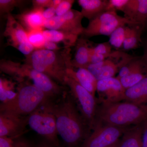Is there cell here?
<instances>
[{
    "label": "cell",
    "mask_w": 147,
    "mask_h": 147,
    "mask_svg": "<svg viewBox=\"0 0 147 147\" xmlns=\"http://www.w3.org/2000/svg\"><path fill=\"white\" fill-rule=\"evenodd\" d=\"M147 119V106L125 101L100 103L98 107L95 126L102 124L129 127L143 123Z\"/></svg>",
    "instance_id": "3957f363"
},
{
    "label": "cell",
    "mask_w": 147,
    "mask_h": 147,
    "mask_svg": "<svg viewBox=\"0 0 147 147\" xmlns=\"http://www.w3.org/2000/svg\"><path fill=\"white\" fill-rule=\"evenodd\" d=\"M6 18L4 35L7 44L28 57L35 49L29 41L28 32L11 13L7 14Z\"/></svg>",
    "instance_id": "9c48e42d"
},
{
    "label": "cell",
    "mask_w": 147,
    "mask_h": 147,
    "mask_svg": "<svg viewBox=\"0 0 147 147\" xmlns=\"http://www.w3.org/2000/svg\"><path fill=\"white\" fill-rule=\"evenodd\" d=\"M90 52L106 55H111L113 53L112 46L109 41L100 43L94 47H90Z\"/></svg>",
    "instance_id": "f546056e"
},
{
    "label": "cell",
    "mask_w": 147,
    "mask_h": 147,
    "mask_svg": "<svg viewBox=\"0 0 147 147\" xmlns=\"http://www.w3.org/2000/svg\"><path fill=\"white\" fill-rule=\"evenodd\" d=\"M125 90L119 79L112 77L98 81L96 92L98 102L100 103H113L123 100Z\"/></svg>",
    "instance_id": "7c38bea8"
},
{
    "label": "cell",
    "mask_w": 147,
    "mask_h": 147,
    "mask_svg": "<svg viewBox=\"0 0 147 147\" xmlns=\"http://www.w3.org/2000/svg\"><path fill=\"white\" fill-rule=\"evenodd\" d=\"M32 1L33 8L44 9L45 7H50L51 0H33Z\"/></svg>",
    "instance_id": "836d02e7"
},
{
    "label": "cell",
    "mask_w": 147,
    "mask_h": 147,
    "mask_svg": "<svg viewBox=\"0 0 147 147\" xmlns=\"http://www.w3.org/2000/svg\"><path fill=\"white\" fill-rule=\"evenodd\" d=\"M52 101H48L28 116V125L45 141L58 146L60 144L56 118L51 107Z\"/></svg>",
    "instance_id": "8992f818"
},
{
    "label": "cell",
    "mask_w": 147,
    "mask_h": 147,
    "mask_svg": "<svg viewBox=\"0 0 147 147\" xmlns=\"http://www.w3.org/2000/svg\"><path fill=\"white\" fill-rule=\"evenodd\" d=\"M120 141V140H119V141L117 142L115 144H114L109 147H119V146Z\"/></svg>",
    "instance_id": "60d3db41"
},
{
    "label": "cell",
    "mask_w": 147,
    "mask_h": 147,
    "mask_svg": "<svg viewBox=\"0 0 147 147\" xmlns=\"http://www.w3.org/2000/svg\"><path fill=\"white\" fill-rule=\"evenodd\" d=\"M37 147H65L64 146L59 145L57 146L46 142L43 140L37 145Z\"/></svg>",
    "instance_id": "f35d334b"
},
{
    "label": "cell",
    "mask_w": 147,
    "mask_h": 147,
    "mask_svg": "<svg viewBox=\"0 0 147 147\" xmlns=\"http://www.w3.org/2000/svg\"><path fill=\"white\" fill-rule=\"evenodd\" d=\"M12 147H37V145H35L31 141L21 136L15 139Z\"/></svg>",
    "instance_id": "d6a6232c"
},
{
    "label": "cell",
    "mask_w": 147,
    "mask_h": 147,
    "mask_svg": "<svg viewBox=\"0 0 147 147\" xmlns=\"http://www.w3.org/2000/svg\"><path fill=\"white\" fill-rule=\"evenodd\" d=\"M57 130L65 147H81L91 130L69 92L51 102Z\"/></svg>",
    "instance_id": "6da1fadb"
},
{
    "label": "cell",
    "mask_w": 147,
    "mask_h": 147,
    "mask_svg": "<svg viewBox=\"0 0 147 147\" xmlns=\"http://www.w3.org/2000/svg\"><path fill=\"white\" fill-rule=\"evenodd\" d=\"M122 12L124 17L134 25L144 28L147 18V0H128Z\"/></svg>",
    "instance_id": "5bb4252c"
},
{
    "label": "cell",
    "mask_w": 147,
    "mask_h": 147,
    "mask_svg": "<svg viewBox=\"0 0 147 147\" xmlns=\"http://www.w3.org/2000/svg\"><path fill=\"white\" fill-rule=\"evenodd\" d=\"M56 14V8L48 7L43 11V16L45 19H50L54 17Z\"/></svg>",
    "instance_id": "8d00e7d4"
},
{
    "label": "cell",
    "mask_w": 147,
    "mask_h": 147,
    "mask_svg": "<svg viewBox=\"0 0 147 147\" xmlns=\"http://www.w3.org/2000/svg\"><path fill=\"white\" fill-rule=\"evenodd\" d=\"M26 1L21 0H0L1 16L7 15L15 7L24 5Z\"/></svg>",
    "instance_id": "f1b7e54d"
},
{
    "label": "cell",
    "mask_w": 147,
    "mask_h": 147,
    "mask_svg": "<svg viewBox=\"0 0 147 147\" xmlns=\"http://www.w3.org/2000/svg\"><path fill=\"white\" fill-rule=\"evenodd\" d=\"M67 76L74 79L95 96L98 81L87 69L79 68L76 71L74 70V68L70 69L67 71Z\"/></svg>",
    "instance_id": "e0dca14e"
},
{
    "label": "cell",
    "mask_w": 147,
    "mask_h": 147,
    "mask_svg": "<svg viewBox=\"0 0 147 147\" xmlns=\"http://www.w3.org/2000/svg\"><path fill=\"white\" fill-rule=\"evenodd\" d=\"M84 18L81 11L71 9L62 16L45 19L44 27L47 30L62 31L79 36L84 30L82 24Z\"/></svg>",
    "instance_id": "8fae6325"
},
{
    "label": "cell",
    "mask_w": 147,
    "mask_h": 147,
    "mask_svg": "<svg viewBox=\"0 0 147 147\" xmlns=\"http://www.w3.org/2000/svg\"><path fill=\"white\" fill-rule=\"evenodd\" d=\"M144 29V27L139 25L127 27L126 37L123 45L124 49L131 50L137 47L140 41L142 30Z\"/></svg>",
    "instance_id": "603a6c76"
},
{
    "label": "cell",
    "mask_w": 147,
    "mask_h": 147,
    "mask_svg": "<svg viewBox=\"0 0 147 147\" xmlns=\"http://www.w3.org/2000/svg\"><path fill=\"white\" fill-rule=\"evenodd\" d=\"M44 9L33 8L16 15V18L24 27L27 32L34 31L42 30L45 19L43 16Z\"/></svg>",
    "instance_id": "2e32d148"
},
{
    "label": "cell",
    "mask_w": 147,
    "mask_h": 147,
    "mask_svg": "<svg viewBox=\"0 0 147 147\" xmlns=\"http://www.w3.org/2000/svg\"><path fill=\"white\" fill-rule=\"evenodd\" d=\"M130 127L97 124L81 147H109L119 141Z\"/></svg>",
    "instance_id": "30bf717a"
},
{
    "label": "cell",
    "mask_w": 147,
    "mask_h": 147,
    "mask_svg": "<svg viewBox=\"0 0 147 147\" xmlns=\"http://www.w3.org/2000/svg\"><path fill=\"white\" fill-rule=\"evenodd\" d=\"M123 65L116 63L111 57L96 63L89 64L87 69L97 81L115 77Z\"/></svg>",
    "instance_id": "9a60e30c"
},
{
    "label": "cell",
    "mask_w": 147,
    "mask_h": 147,
    "mask_svg": "<svg viewBox=\"0 0 147 147\" xmlns=\"http://www.w3.org/2000/svg\"><path fill=\"white\" fill-rule=\"evenodd\" d=\"M144 65L143 60L138 58L133 57L121 67L116 77L119 79H120L136 71L144 69Z\"/></svg>",
    "instance_id": "cb8c5ba5"
},
{
    "label": "cell",
    "mask_w": 147,
    "mask_h": 147,
    "mask_svg": "<svg viewBox=\"0 0 147 147\" xmlns=\"http://www.w3.org/2000/svg\"><path fill=\"white\" fill-rule=\"evenodd\" d=\"M143 123L129 127L123 135L119 147L142 146Z\"/></svg>",
    "instance_id": "7402d4cb"
},
{
    "label": "cell",
    "mask_w": 147,
    "mask_h": 147,
    "mask_svg": "<svg viewBox=\"0 0 147 147\" xmlns=\"http://www.w3.org/2000/svg\"><path fill=\"white\" fill-rule=\"evenodd\" d=\"M17 138L8 137H0V147H13L15 139Z\"/></svg>",
    "instance_id": "e575fe53"
},
{
    "label": "cell",
    "mask_w": 147,
    "mask_h": 147,
    "mask_svg": "<svg viewBox=\"0 0 147 147\" xmlns=\"http://www.w3.org/2000/svg\"><path fill=\"white\" fill-rule=\"evenodd\" d=\"M127 27L122 26L116 29L110 36L109 42L112 47L120 48L123 47L127 32Z\"/></svg>",
    "instance_id": "484cf974"
},
{
    "label": "cell",
    "mask_w": 147,
    "mask_h": 147,
    "mask_svg": "<svg viewBox=\"0 0 147 147\" xmlns=\"http://www.w3.org/2000/svg\"><path fill=\"white\" fill-rule=\"evenodd\" d=\"M74 2L75 1L74 0H63L59 5L56 9L57 16H62L71 10Z\"/></svg>",
    "instance_id": "1f68e13d"
},
{
    "label": "cell",
    "mask_w": 147,
    "mask_h": 147,
    "mask_svg": "<svg viewBox=\"0 0 147 147\" xmlns=\"http://www.w3.org/2000/svg\"><path fill=\"white\" fill-rule=\"evenodd\" d=\"M65 85L68 87L69 93L82 117L92 131L96 125L98 107L95 96L71 77H66Z\"/></svg>",
    "instance_id": "52a82bcc"
},
{
    "label": "cell",
    "mask_w": 147,
    "mask_h": 147,
    "mask_svg": "<svg viewBox=\"0 0 147 147\" xmlns=\"http://www.w3.org/2000/svg\"><path fill=\"white\" fill-rule=\"evenodd\" d=\"M128 0H108L106 11H122Z\"/></svg>",
    "instance_id": "4dcf8cb0"
},
{
    "label": "cell",
    "mask_w": 147,
    "mask_h": 147,
    "mask_svg": "<svg viewBox=\"0 0 147 147\" xmlns=\"http://www.w3.org/2000/svg\"><path fill=\"white\" fill-rule=\"evenodd\" d=\"M144 28H147V18L145 22Z\"/></svg>",
    "instance_id": "b9f144b4"
},
{
    "label": "cell",
    "mask_w": 147,
    "mask_h": 147,
    "mask_svg": "<svg viewBox=\"0 0 147 147\" xmlns=\"http://www.w3.org/2000/svg\"><path fill=\"white\" fill-rule=\"evenodd\" d=\"M75 56L72 60L74 68H85L90 64V47L87 40L84 37L79 38L76 45Z\"/></svg>",
    "instance_id": "ffe728a7"
},
{
    "label": "cell",
    "mask_w": 147,
    "mask_h": 147,
    "mask_svg": "<svg viewBox=\"0 0 147 147\" xmlns=\"http://www.w3.org/2000/svg\"><path fill=\"white\" fill-rule=\"evenodd\" d=\"M84 17L89 21L100 13L107 11L108 0H78Z\"/></svg>",
    "instance_id": "d6986e66"
},
{
    "label": "cell",
    "mask_w": 147,
    "mask_h": 147,
    "mask_svg": "<svg viewBox=\"0 0 147 147\" xmlns=\"http://www.w3.org/2000/svg\"><path fill=\"white\" fill-rule=\"evenodd\" d=\"M44 49L51 51H56L61 50L62 48L59 47L58 43L52 42V41L45 40L44 45Z\"/></svg>",
    "instance_id": "d590c367"
},
{
    "label": "cell",
    "mask_w": 147,
    "mask_h": 147,
    "mask_svg": "<svg viewBox=\"0 0 147 147\" xmlns=\"http://www.w3.org/2000/svg\"><path fill=\"white\" fill-rule=\"evenodd\" d=\"M42 30L34 31L28 32L29 41L35 50L44 49L45 39Z\"/></svg>",
    "instance_id": "83f0119b"
},
{
    "label": "cell",
    "mask_w": 147,
    "mask_h": 147,
    "mask_svg": "<svg viewBox=\"0 0 147 147\" xmlns=\"http://www.w3.org/2000/svg\"><path fill=\"white\" fill-rule=\"evenodd\" d=\"M123 100L147 106V75L134 86L125 90Z\"/></svg>",
    "instance_id": "ac0fdd59"
},
{
    "label": "cell",
    "mask_w": 147,
    "mask_h": 147,
    "mask_svg": "<svg viewBox=\"0 0 147 147\" xmlns=\"http://www.w3.org/2000/svg\"><path fill=\"white\" fill-rule=\"evenodd\" d=\"M0 70L12 77L19 84L29 82L33 84L52 100L58 99L67 92L64 86L25 63H21L10 60H1Z\"/></svg>",
    "instance_id": "277c9868"
},
{
    "label": "cell",
    "mask_w": 147,
    "mask_h": 147,
    "mask_svg": "<svg viewBox=\"0 0 147 147\" xmlns=\"http://www.w3.org/2000/svg\"><path fill=\"white\" fill-rule=\"evenodd\" d=\"M28 116L0 113V137L17 138L22 136L28 125Z\"/></svg>",
    "instance_id": "4fadbf2b"
},
{
    "label": "cell",
    "mask_w": 147,
    "mask_h": 147,
    "mask_svg": "<svg viewBox=\"0 0 147 147\" xmlns=\"http://www.w3.org/2000/svg\"><path fill=\"white\" fill-rule=\"evenodd\" d=\"M52 100L44 92L29 82L20 83L14 98L1 103L0 113L26 117Z\"/></svg>",
    "instance_id": "5b68a950"
},
{
    "label": "cell",
    "mask_w": 147,
    "mask_h": 147,
    "mask_svg": "<svg viewBox=\"0 0 147 147\" xmlns=\"http://www.w3.org/2000/svg\"><path fill=\"white\" fill-rule=\"evenodd\" d=\"M14 84L6 79H0V100L1 103L7 102L16 96Z\"/></svg>",
    "instance_id": "d4e9b609"
},
{
    "label": "cell",
    "mask_w": 147,
    "mask_h": 147,
    "mask_svg": "<svg viewBox=\"0 0 147 147\" xmlns=\"http://www.w3.org/2000/svg\"><path fill=\"white\" fill-rule=\"evenodd\" d=\"M142 146V147H147V119L143 123Z\"/></svg>",
    "instance_id": "74e56055"
},
{
    "label": "cell",
    "mask_w": 147,
    "mask_h": 147,
    "mask_svg": "<svg viewBox=\"0 0 147 147\" xmlns=\"http://www.w3.org/2000/svg\"><path fill=\"white\" fill-rule=\"evenodd\" d=\"M70 48L51 51L45 49L35 50L26 57L25 63L44 74L58 84L66 86L67 71L74 68L71 63Z\"/></svg>",
    "instance_id": "7a4b0ae2"
},
{
    "label": "cell",
    "mask_w": 147,
    "mask_h": 147,
    "mask_svg": "<svg viewBox=\"0 0 147 147\" xmlns=\"http://www.w3.org/2000/svg\"><path fill=\"white\" fill-rule=\"evenodd\" d=\"M62 1L63 0H51L49 7H54V8L57 9L60 4Z\"/></svg>",
    "instance_id": "ab89813d"
},
{
    "label": "cell",
    "mask_w": 147,
    "mask_h": 147,
    "mask_svg": "<svg viewBox=\"0 0 147 147\" xmlns=\"http://www.w3.org/2000/svg\"><path fill=\"white\" fill-rule=\"evenodd\" d=\"M145 69L140 70L129 74L119 79L124 88L125 90L134 86L142 81L147 74H145Z\"/></svg>",
    "instance_id": "4316f807"
},
{
    "label": "cell",
    "mask_w": 147,
    "mask_h": 147,
    "mask_svg": "<svg viewBox=\"0 0 147 147\" xmlns=\"http://www.w3.org/2000/svg\"><path fill=\"white\" fill-rule=\"evenodd\" d=\"M89 21L82 33L85 38L99 35L110 36L119 27L135 25L127 18L120 16L115 11H105Z\"/></svg>",
    "instance_id": "ba28073f"
},
{
    "label": "cell",
    "mask_w": 147,
    "mask_h": 147,
    "mask_svg": "<svg viewBox=\"0 0 147 147\" xmlns=\"http://www.w3.org/2000/svg\"><path fill=\"white\" fill-rule=\"evenodd\" d=\"M45 40L58 43H63L64 47L70 48L76 45L78 39L76 35L56 30H46L42 31Z\"/></svg>",
    "instance_id": "44dd1931"
}]
</instances>
